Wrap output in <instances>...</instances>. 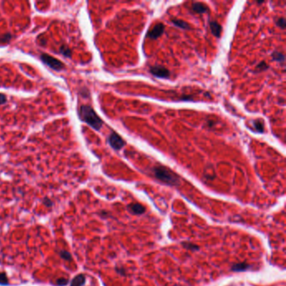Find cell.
Returning a JSON list of instances; mask_svg holds the SVG:
<instances>
[{
    "label": "cell",
    "instance_id": "6da1fadb",
    "mask_svg": "<svg viewBox=\"0 0 286 286\" xmlns=\"http://www.w3.org/2000/svg\"><path fill=\"white\" fill-rule=\"evenodd\" d=\"M79 115L81 120L91 126L95 130H100L103 127V122L99 118L92 108L88 105H81L80 108Z\"/></svg>",
    "mask_w": 286,
    "mask_h": 286
},
{
    "label": "cell",
    "instance_id": "8992f818",
    "mask_svg": "<svg viewBox=\"0 0 286 286\" xmlns=\"http://www.w3.org/2000/svg\"><path fill=\"white\" fill-rule=\"evenodd\" d=\"M164 31H165V25L162 23H159V24H155L150 30H149L147 37H149L150 39H156L162 35Z\"/></svg>",
    "mask_w": 286,
    "mask_h": 286
},
{
    "label": "cell",
    "instance_id": "8fae6325",
    "mask_svg": "<svg viewBox=\"0 0 286 286\" xmlns=\"http://www.w3.org/2000/svg\"><path fill=\"white\" fill-rule=\"evenodd\" d=\"M171 22L173 23L176 26L181 28L183 29H191V26L189 25L188 23L185 22L182 19H178V18H172Z\"/></svg>",
    "mask_w": 286,
    "mask_h": 286
},
{
    "label": "cell",
    "instance_id": "ac0fdd59",
    "mask_svg": "<svg viewBox=\"0 0 286 286\" xmlns=\"http://www.w3.org/2000/svg\"><path fill=\"white\" fill-rule=\"evenodd\" d=\"M183 246L187 249L190 250H197L199 249V248L197 247V245H195V244L192 243H183Z\"/></svg>",
    "mask_w": 286,
    "mask_h": 286
},
{
    "label": "cell",
    "instance_id": "30bf717a",
    "mask_svg": "<svg viewBox=\"0 0 286 286\" xmlns=\"http://www.w3.org/2000/svg\"><path fill=\"white\" fill-rule=\"evenodd\" d=\"M253 129L258 133L262 134L264 132V123L262 119H255L253 121Z\"/></svg>",
    "mask_w": 286,
    "mask_h": 286
},
{
    "label": "cell",
    "instance_id": "5b68a950",
    "mask_svg": "<svg viewBox=\"0 0 286 286\" xmlns=\"http://www.w3.org/2000/svg\"><path fill=\"white\" fill-rule=\"evenodd\" d=\"M150 74L158 78H169L171 76V71L168 69L160 66H151L150 69Z\"/></svg>",
    "mask_w": 286,
    "mask_h": 286
},
{
    "label": "cell",
    "instance_id": "603a6c76",
    "mask_svg": "<svg viewBox=\"0 0 286 286\" xmlns=\"http://www.w3.org/2000/svg\"><path fill=\"white\" fill-rule=\"evenodd\" d=\"M61 255H62V256H63V257L65 258V259H69L68 258H70V255H69L68 253H66V252L61 253Z\"/></svg>",
    "mask_w": 286,
    "mask_h": 286
},
{
    "label": "cell",
    "instance_id": "7a4b0ae2",
    "mask_svg": "<svg viewBox=\"0 0 286 286\" xmlns=\"http://www.w3.org/2000/svg\"><path fill=\"white\" fill-rule=\"evenodd\" d=\"M153 174L157 180L169 186H179L180 177L167 167L157 166L153 168Z\"/></svg>",
    "mask_w": 286,
    "mask_h": 286
},
{
    "label": "cell",
    "instance_id": "277c9868",
    "mask_svg": "<svg viewBox=\"0 0 286 286\" xmlns=\"http://www.w3.org/2000/svg\"><path fill=\"white\" fill-rule=\"evenodd\" d=\"M108 143L113 150H120L125 145V142L123 138L115 132H113L108 137Z\"/></svg>",
    "mask_w": 286,
    "mask_h": 286
},
{
    "label": "cell",
    "instance_id": "9c48e42d",
    "mask_svg": "<svg viewBox=\"0 0 286 286\" xmlns=\"http://www.w3.org/2000/svg\"><path fill=\"white\" fill-rule=\"evenodd\" d=\"M192 10L194 11L195 13H203L208 10L207 6L205 5L204 3H199V2L192 3Z\"/></svg>",
    "mask_w": 286,
    "mask_h": 286
},
{
    "label": "cell",
    "instance_id": "7c38bea8",
    "mask_svg": "<svg viewBox=\"0 0 286 286\" xmlns=\"http://www.w3.org/2000/svg\"><path fill=\"white\" fill-rule=\"evenodd\" d=\"M86 282V278L83 274H79L76 276L71 281V286H82Z\"/></svg>",
    "mask_w": 286,
    "mask_h": 286
},
{
    "label": "cell",
    "instance_id": "44dd1931",
    "mask_svg": "<svg viewBox=\"0 0 286 286\" xmlns=\"http://www.w3.org/2000/svg\"><path fill=\"white\" fill-rule=\"evenodd\" d=\"M8 282L7 280V278H6V276L4 274H0V283H2V284H6Z\"/></svg>",
    "mask_w": 286,
    "mask_h": 286
},
{
    "label": "cell",
    "instance_id": "2e32d148",
    "mask_svg": "<svg viewBox=\"0 0 286 286\" xmlns=\"http://www.w3.org/2000/svg\"><path fill=\"white\" fill-rule=\"evenodd\" d=\"M60 52L66 57H71V50L66 45H61L60 48Z\"/></svg>",
    "mask_w": 286,
    "mask_h": 286
},
{
    "label": "cell",
    "instance_id": "ffe728a7",
    "mask_svg": "<svg viewBox=\"0 0 286 286\" xmlns=\"http://www.w3.org/2000/svg\"><path fill=\"white\" fill-rule=\"evenodd\" d=\"M7 102V98H6V96L4 94H2V93H0V105H2V104H4V103Z\"/></svg>",
    "mask_w": 286,
    "mask_h": 286
},
{
    "label": "cell",
    "instance_id": "4fadbf2b",
    "mask_svg": "<svg viewBox=\"0 0 286 286\" xmlns=\"http://www.w3.org/2000/svg\"><path fill=\"white\" fill-rule=\"evenodd\" d=\"M248 268H249V264H248L246 263H235L232 267V270L235 271V272H241V271L246 270Z\"/></svg>",
    "mask_w": 286,
    "mask_h": 286
},
{
    "label": "cell",
    "instance_id": "52a82bcc",
    "mask_svg": "<svg viewBox=\"0 0 286 286\" xmlns=\"http://www.w3.org/2000/svg\"><path fill=\"white\" fill-rule=\"evenodd\" d=\"M128 209L131 213L135 214V215H140L145 213V208L144 206H142L141 204L139 203H134V204H129L128 206Z\"/></svg>",
    "mask_w": 286,
    "mask_h": 286
},
{
    "label": "cell",
    "instance_id": "9a60e30c",
    "mask_svg": "<svg viewBox=\"0 0 286 286\" xmlns=\"http://www.w3.org/2000/svg\"><path fill=\"white\" fill-rule=\"evenodd\" d=\"M269 66H268V64L264 62V61H262V62H260L259 64H258L257 66H256V70H255V72H262V71H264L266 70H268Z\"/></svg>",
    "mask_w": 286,
    "mask_h": 286
},
{
    "label": "cell",
    "instance_id": "5bb4252c",
    "mask_svg": "<svg viewBox=\"0 0 286 286\" xmlns=\"http://www.w3.org/2000/svg\"><path fill=\"white\" fill-rule=\"evenodd\" d=\"M272 59L274 61H277V62H284L285 56H284L283 53L278 52V51H274V52L272 53Z\"/></svg>",
    "mask_w": 286,
    "mask_h": 286
},
{
    "label": "cell",
    "instance_id": "e0dca14e",
    "mask_svg": "<svg viewBox=\"0 0 286 286\" xmlns=\"http://www.w3.org/2000/svg\"><path fill=\"white\" fill-rule=\"evenodd\" d=\"M276 24H277V26L279 27L280 29H284L286 27L285 18H283V17H281V18H278V20L276 21Z\"/></svg>",
    "mask_w": 286,
    "mask_h": 286
},
{
    "label": "cell",
    "instance_id": "3957f363",
    "mask_svg": "<svg viewBox=\"0 0 286 286\" xmlns=\"http://www.w3.org/2000/svg\"><path fill=\"white\" fill-rule=\"evenodd\" d=\"M40 59L42 60L43 63L45 64L46 66H48L53 70H55V71H61L65 67L64 64L61 61H60L56 58L47 55V54H42L40 56Z\"/></svg>",
    "mask_w": 286,
    "mask_h": 286
},
{
    "label": "cell",
    "instance_id": "d6986e66",
    "mask_svg": "<svg viewBox=\"0 0 286 286\" xmlns=\"http://www.w3.org/2000/svg\"><path fill=\"white\" fill-rule=\"evenodd\" d=\"M11 37L12 36H11L9 34H6L0 39V41H2V42H7V41H8V40L11 39Z\"/></svg>",
    "mask_w": 286,
    "mask_h": 286
},
{
    "label": "cell",
    "instance_id": "cb8c5ba5",
    "mask_svg": "<svg viewBox=\"0 0 286 286\" xmlns=\"http://www.w3.org/2000/svg\"><path fill=\"white\" fill-rule=\"evenodd\" d=\"M117 271H118V273H121L122 275H125V270L123 269V268H122V269H119V268H118V269H117Z\"/></svg>",
    "mask_w": 286,
    "mask_h": 286
},
{
    "label": "cell",
    "instance_id": "ba28073f",
    "mask_svg": "<svg viewBox=\"0 0 286 286\" xmlns=\"http://www.w3.org/2000/svg\"><path fill=\"white\" fill-rule=\"evenodd\" d=\"M210 28L211 31L212 33V34L214 36L221 37V34L222 32V27L221 24H219L217 21H211L210 22Z\"/></svg>",
    "mask_w": 286,
    "mask_h": 286
},
{
    "label": "cell",
    "instance_id": "7402d4cb",
    "mask_svg": "<svg viewBox=\"0 0 286 286\" xmlns=\"http://www.w3.org/2000/svg\"><path fill=\"white\" fill-rule=\"evenodd\" d=\"M57 283L59 285H66V283H67V280L65 279V278H61V279H59L57 281Z\"/></svg>",
    "mask_w": 286,
    "mask_h": 286
}]
</instances>
